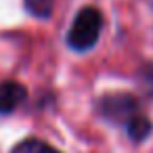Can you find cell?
<instances>
[{
	"mask_svg": "<svg viewBox=\"0 0 153 153\" xmlns=\"http://www.w3.org/2000/svg\"><path fill=\"white\" fill-rule=\"evenodd\" d=\"M101 27H103L101 11L94 7H86L76 15L71 27L67 32V44L78 53H86L97 44V40L101 36Z\"/></svg>",
	"mask_w": 153,
	"mask_h": 153,
	"instance_id": "6da1fadb",
	"label": "cell"
},
{
	"mask_svg": "<svg viewBox=\"0 0 153 153\" xmlns=\"http://www.w3.org/2000/svg\"><path fill=\"white\" fill-rule=\"evenodd\" d=\"M99 113L117 126H128L138 113H143L138 109V101L128 94V92H113V94H105L99 101Z\"/></svg>",
	"mask_w": 153,
	"mask_h": 153,
	"instance_id": "7a4b0ae2",
	"label": "cell"
},
{
	"mask_svg": "<svg viewBox=\"0 0 153 153\" xmlns=\"http://www.w3.org/2000/svg\"><path fill=\"white\" fill-rule=\"evenodd\" d=\"M27 97L25 86H21L19 82H0V113H11L15 111Z\"/></svg>",
	"mask_w": 153,
	"mask_h": 153,
	"instance_id": "3957f363",
	"label": "cell"
},
{
	"mask_svg": "<svg viewBox=\"0 0 153 153\" xmlns=\"http://www.w3.org/2000/svg\"><path fill=\"white\" fill-rule=\"evenodd\" d=\"M151 130H153V126H151V120L145 115V113H138L128 126H126V132H128V136L132 138V140H145L149 134H151Z\"/></svg>",
	"mask_w": 153,
	"mask_h": 153,
	"instance_id": "277c9868",
	"label": "cell"
},
{
	"mask_svg": "<svg viewBox=\"0 0 153 153\" xmlns=\"http://www.w3.org/2000/svg\"><path fill=\"white\" fill-rule=\"evenodd\" d=\"M13 153H61V151L53 149L51 145H46L38 138H25L23 143H19L13 149Z\"/></svg>",
	"mask_w": 153,
	"mask_h": 153,
	"instance_id": "5b68a950",
	"label": "cell"
},
{
	"mask_svg": "<svg viewBox=\"0 0 153 153\" xmlns=\"http://www.w3.org/2000/svg\"><path fill=\"white\" fill-rule=\"evenodd\" d=\"M27 13H32L38 19H48L53 13V0H23Z\"/></svg>",
	"mask_w": 153,
	"mask_h": 153,
	"instance_id": "8992f818",
	"label": "cell"
}]
</instances>
